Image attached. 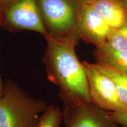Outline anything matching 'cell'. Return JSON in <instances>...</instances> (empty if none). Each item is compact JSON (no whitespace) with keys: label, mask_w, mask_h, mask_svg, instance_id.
<instances>
[{"label":"cell","mask_w":127,"mask_h":127,"mask_svg":"<svg viewBox=\"0 0 127 127\" xmlns=\"http://www.w3.org/2000/svg\"><path fill=\"white\" fill-rule=\"evenodd\" d=\"M79 39L76 36L45 38L42 60L47 79L59 88L63 104L92 102L86 72L75 52Z\"/></svg>","instance_id":"6da1fadb"},{"label":"cell","mask_w":127,"mask_h":127,"mask_svg":"<svg viewBox=\"0 0 127 127\" xmlns=\"http://www.w3.org/2000/svg\"><path fill=\"white\" fill-rule=\"evenodd\" d=\"M49 106L7 80L0 96V127H36Z\"/></svg>","instance_id":"7a4b0ae2"},{"label":"cell","mask_w":127,"mask_h":127,"mask_svg":"<svg viewBox=\"0 0 127 127\" xmlns=\"http://www.w3.org/2000/svg\"><path fill=\"white\" fill-rule=\"evenodd\" d=\"M38 4L47 33L45 38H79L75 22L77 0H38Z\"/></svg>","instance_id":"3957f363"},{"label":"cell","mask_w":127,"mask_h":127,"mask_svg":"<svg viewBox=\"0 0 127 127\" xmlns=\"http://www.w3.org/2000/svg\"><path fill=\"white\" fill-rule=\"evenodd\" d=\"M0 9V27L11 32L28 30L42 35L45 38L47 36L38 0H8Z\"/></svg>","instance_id":"277c9868"},{"label":"cell","mask_w":127,"mask_h":127,"mask_svg":"<svg viewBox=\"0 0 127 127\" xmlns=\"http://www.w3.org/2000/svg\"><path fill=\"white\" fill-rule=\"evenodd\" d=\"M88 79L91 101L108 112L126 109L121 102L114 82L101 71L95 63L82 62Z\"/></svg>","instance_id":"5b68a950"},{"label":"cell","mask_w":127,"mask_h":127,"mask_svg":"<svg viewBox=\"0 0 127 127\" xmlns=\"http://www.w3.org/2000/svg\"><path fill=\"white\" fill-rule=\"evenodd\" d=\"M75 22L80 39L95 47L107 40L110 28L90 0H77Z\"/></svg>","instance_id":"8992f818"},{"label":"cell","mask_w":127,"mask_h":127,"mask_svg":"<svg viewBox=\"0 0 127 127\" xmlns=\"http://www.w3.org/2000/svg\"><path fill=\"white\" fill-rule=\"evenodd\" d=\"M63 104V119L66 127H121L111 118L109 112L93 102Z\"/></svg>","instance_id":"52a82bcc"},{"label":"cell","mask_w":127,"mask_h":127,"mask_svg":"<svg viewBox=\"0 0 127 127\" xmlns=\"http://www.w3.org/2000/svg\"><path fill=\"white\" fill-rule=\"evenodd\" d=\"M109 27L115 29L127 22V8L118 0H90Z\"/></svg>","instance_id":"ba28073f"},{"label":"cell","mask_w":127,"mask_h":127,"mask_svg":"<svg viewBox=\"0 0 127 127\" xmlns=\"http://www.w3.org/2000/svg\"><path fill=\"white\" fill-rule=\"evenodd\" d=\"M95 47L94 55L96 63L107 64L127 74V51L116 50L107 41Z\"/></svg>","instance_id":"9c48e42d"},{"label":"cell","mask_w":127,"mask_h":127,"mask_svg":"<svg viewBox=\"0 0 127 127\" xmlns=\"http://www.w3.org/2000/svg\"><path fill=\"white\" fill-rule=\"evenodd\" d=\"M114 82L121 102L127 109V74L107 64L95 63Z\"/></svg>","instance_id":"30bf717a"},{"label":"cell","mask_w":127,"mask_h":127,"mask_svg":"<svg viewBox=\"0 0 127 127\" xmlns=\"http://www.w3.org/2000/svg\"><path fill=\"white\" fill-rule=\"evenodd\" d=\"M106 41L116 50L127 51V22L118 28H110Z\"/></svg>","instance_id":"8fae6325"},{"label":"cell","mask_w":127,"mask_h":127,"mask_svg":"<svg viewBox=\"0 0 127 127\" xmlns=\"http://www.w3.org/2000/svg\"><path fill=\"white\" fill-rule=\"evenodd\" d=\"M63 120V112L58 106L50 105L36 127H59Z\"/></svg>","instance_id":"7c38bea8"},{"label":"cell","mask_w":127,"mask_h":127,"mask_svg":"<svg viewBox=\"0 0 127 127\" xmlns=\"http://www.w3.org/2000/svg\"><path fill=\"white\" fill-rule=\"evenodd\" d=\"M111 118L123 127H127V109L117 112H109Z\"/></svg>","instance_id":"4fadbf2b"},{"label":"cell","mask_w":127,"mask_h":127,"mask_svg":"<svg viewBox=\"0 0 127 127\" xmlns=\"http://www.w3.org/2000/svg\"><path fill=\"white\" fill-rule=\"evenodd\" d=\"M0 22H1V9H0ZM2 88H3V84L2 83V82H1V78H0V96H1V93H2Z\"/></svg>","instance_id":"5bb4252c"},{"label":"cell","mask_w":127,"mask_h":127,"mask_svg":"<svg viewBox=\"0 0 127 127\" xmlns=\"http://www.w3.org/2000/svg\"><path fill=\"white\" fill-rule=\"evenodd\" d=\"M127 8V0H118Z\"/></svg>","instance_id":"9a60e30c"},{"label":"cell","mask_w":127,"mask_h":127,"mask_svg":"<svg viewBox=\"0 0 127 127\" xmlns=\"http://www.w3.org/2000/svg\"><path fill=\"white\" fill-rule=\"evenodd\" d=\"M7 1H8V0H0V6L4 4V3L7 2Z\"/></svg>","instance_id":"2e32d148"}]
</instances>
